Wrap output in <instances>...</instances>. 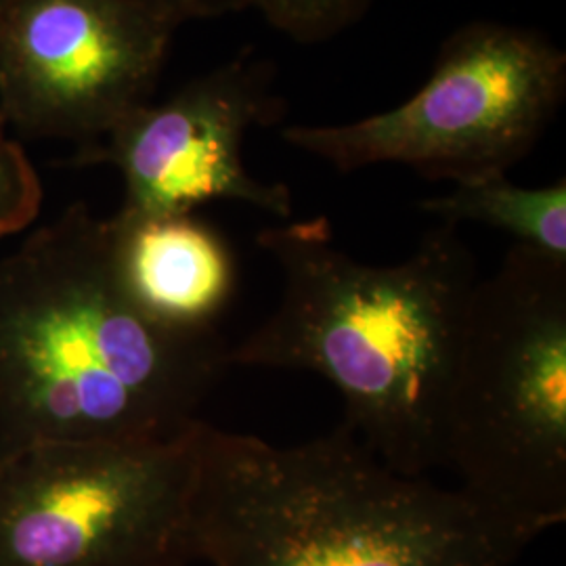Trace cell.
I'll use <instances>...</instances> for the list:
<instances>
[{
    "mask_svg": "<svg viewBox=\"0 0 566 566\" xmlns=\"http://www.w3.org/2000/svg\"><path fill=\"white\" fill-rule=\"evenodd\" d=\"M112 256L124 294L172 332L214 329L235 290L223 235L196 214L109 217Z\"/></svg>",
    "mask_w": 566,
    "mask_h": 566,
    "instance_id": "9",
    "label": "cell"
},
{
    "mask_svg": "<svg viewBox=\"0 0 566 566\" xmlns=\"http://www.w3.org/2000/svg\"><path fill=\"white\" fill-rule=\"evenodd\" d=\"M191 558L210 566H512L528 533L460 486L407 476L343 422L277 447L200 420Z\"/></svg>",
    "mask_w": 566,
    "mask_h": 566,
    "instance_id": "3",
    "label": "cell"
},
{
    "mask_svg": "<svg viewBox=\"0 0 566 566\" xmlns=\"http://www.w3.org/2000/svg\"><path fill=\"white\" fill-rule=\"evenodd\" d=\"M371 0H252V9L287 39L313 44L343 34L361 20Z\"/></svg>",
    "mask_w": 566,
    "mask_h": 566,
    "instance_id": "11",
    "label": "cell"
},
{
    "mask_svg": "<svg viewBox=\"0 0 566 566\" xmlns=\"http://www.w3.org/2000/svg\"><path fill=\"white\" fill-rule=\"evenodd\" d=\"M439 223L485 224L512 235L518 245L566 263V181L523 187L507 175L458 182L449 193L420 202Z\"/></svg>",
    "mask_w": 566,
    "mask_h": 566,
    "instance_id": "10",
    "label": "cell"
},
{
    "mask_svg": "<svg viewBox=\"0 0 566 566\" xmlns=\"http://www.w3.org/2000/svg\"><path fill=\"white\" fill-rule=\"evenodd\" d=\"M4 2H9V0H0V7H2V4H4Z\"/></svg>",
    "mask_w": 566,
    "mask_h": 566,
    "instance_id": "14",
    "label": "cell"
},
{
    "mask_svg": "<svg viewBox=\"0 0 566 566\" xmlns=\"http://www.w3.org/2000/svg\"><path fill=\"white\" fill-rule=\"evenodd\" d=\"M0 458V566H189L196 428Z\"/></svg>",
    "mask_w": 566,
    "mask_h": 566,
    "instance_id": "6",
    "label": "cell"
},
{
    "mask_svg": "<svg viewBox=\"0 0 566 566\" xmlns=\"http://www.w3.org/2000/svg\"><path fill=\"white\" fill-rule=\"evenodd\" d=\"M566 93V55L544 34L472 21L441 46L407 102L361 120L287 126L283 142L355 172L403 164L426 179L507 175L546 133Z\"/></svg>",
    "mask_w": 566,
    "mask_h": 566,
    "instance_id": "5",
    "label": "cell"
},
{
    "mask_svg": "<svg viewBox=\"0 0 566 566\" xmlns=\"http://www.w3.org/2000/svg\"><path fill=\"white\" fill-rule=\"evenodd\" d=\"M282 271L277 308L229 365L303 369L344 399V422L392 470L441 465L447 397L479 283L455 224H434L401 263L353 259L325 217L263 229Z\"/></svg>",
    "mask_w": 566,
    "mask_h": 566,
    "instance_id": "2",
    "label": "cell"
},
{
    "mask_svg": "<svg viewBox=\"0 0 566 566\" xmlns=\"http://www.w3.org/2000/svg\"><path fill=\"white\" fill-rule=\"evenodd\" d=\"M280 116L273 63L245 49L166 102L130 112L102 142L78 149L76 164L120 172L124 217L196 214L203 203L240 202L285 221L292 191L254 179L243 163L248 133Z\"/></svg>",
    "mask_w": 566,
    "mask_h": 566,
    "instance_id": "8",
    "label": "cell"
},
{
    "mask_svg": "<svg viewBox=\"0 0 566 566\" xmlns=\"http://www.w3.org/2000/svg\"><path fill=\"white\" fill-rule=\"evenodd\" d=\"M172 30L196 20H214L252 9V0H130Z\"/></svg>",
    "mask_w": 566,
    "mask_h": 566,
    "instance_id": "13",
    "label": "cell"
},
{
    "mask_svg": "<svg viewBox=\"0 0 566 566\" xmlns=\"http://www.w3.org/2000/svg\"><path fill=\"white\" fill-rule=\"evenodd\" d=\"M229 350L124 294L109 219L74 203L0 259V458L81 441H168L200 422Z\"/></svg>",
    "mask_w": 566,
    "mask_h": 566,
    "instance_id": "1",
    "label": "cell"
},
{
    "mask_svg": "<svg viewBox=\"0 0 566 566\" xmlns=\"http://www.w3.org/2000/svg\"><path fill=\"white\" fill-rule=\"evenodd\" d=\"M175 30L130 0L0 7V118L86 149L151 102Z\"/></svg>",
    "mask_w": 566,
    "mask_h": 566,
    "instance_id": "7",
    "label": "cell"
},
{
    "mask_svg": "<svg viewBox=\"0 0 566 566\" xmlns=\"http://www.w3.org/2000/svg\"><path fill=\"white\" fill-rule=\"evenodd\" d=\"M441 465L533 539L565 523L566 263L514 243L474 285Z\"/></svg>",
    "mask_w": 566,
    "mask_h": 566,
    "instance_id": "4",
    "label": "cell"
},
{
    "mask_svg": "<svg viewBox=\"0 0 566 566\" xmlns=\"http://www.w3.org/2000/svg\"><path fill=\"white\" fill-rule=\"evenodd\" d=\"M41 206V177L0 118V238L28 229L36 221Z\"/></svg>",
    "mask_w": 566,
    "mask_h": 566,
    "instance_id": "12",
    "label": "cell"
}]
</instances>
